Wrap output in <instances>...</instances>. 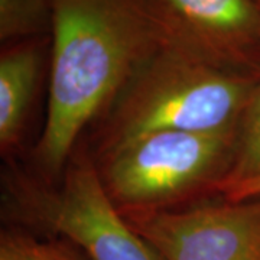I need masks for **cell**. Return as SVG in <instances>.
<instances>
[{
    "mask_svg": "<svg viewBox=\"0 0 260 260\" xmlns=\"http://www.w3.org/2000/svg\"><path fill=\"white\" fill-rule=\"evenodd\" d=\"M167 45L153 0H55L47 121L37 146L55 175L83 130Z\"/></svg>",
    "mask_w": 260,
    "mask_h": 260,
    "instance_id": "6da1fadb",
    "label": "cell"
},
{
    "mask_svg": "<svg viewBox=\"0 0 260 260\" xmlns=\"http://www.w3.org/2000/svg\"><path fill=\"white\" fill-rule=\"evenodd\" d=\"M168 47L260 75L259 0H153Z\"/></svg>",
    "mask_w": 260,
    "mask_h": 260,
    "instance_id": "8992f818",
    "label": "cell"
},
{
    "mask_svg": "<svg viewBox=\"0 0 260 260\" xmlns=\"http://www.w3.org/2000/svg\"><path fill=\"white\" fill-rule=\"evenodd\" d=\"M257 78L165 45L140 67L112 104L100 152L162 130L239 132Z\"/></svg>",
    "mask_w": 260,
    "mask_h": 260,
    "instance_id": "7a4b0ae2",
    "label": "cell"
},
{
    "mask_svg": "<svg viewBox=\"0 0 260 260\" xmlns=\"http://www.w3.org/2000/svg\"><path fill=\"white\" fill-rule=\"evenodd\" d=\"M54 6L55 0H0L2 44L51 35Z\"/></svg>",
    "mask_w": 260,
    "mask_h": 260,
    "instance_id": "ba28073f",
    "label": "cell"
},
{
    "mask_svg": "<svg viewBox=\"0 0 260 260\" xmlns=\"http://www.w3.org/2000/svg\"><path fill=\"white\" fill-rule=\"evenodd\" d=\"M260 174V75L244 113L230 172L221 181H237ZM220 181V182H221Z\"/></svg>",
    "mask_w": 260,
    "mask_h": 260,
    "instance_id": "30bf717a",
    "label": "cell"
},
{
    "mask_svg": "<svg viewBox=\"0 0 260 260\" xmlns=\"http://www.w3.org/2000/svg\"><path fill=\"white\" fill-rule=\"evenodd\" d=\"M227 201H243L260 197V174L237 181H221L215 185Z\"/></svg>",
    "mask_w": 260,
    "mask_h": 260,
    "instance_id": "8fae6325",
    "label": "cell"
},
{
    "mask_svg": "<svg viewBox=\"0 0 260 260\" xmlns=\"http://www.w3.org/2000/svg\"><path fill=\"white\" fill-rule=\"evenodd\" d=\"M259 2H260V0H259Z\"/></svg>",
    "mask_w": 260,
    "mask_h": 260,
    "instance_id": "7c38bea8",
    "label": "cell"
},
{
    "mask_svg": "<svg viewBox=\"0 0 260 260\" xmlns=\"http://www.w3.org/2000/svg\"><path fill=\"white\" fill-rule=\"evenodd\" d=\"M0 260H87V257L58 237H41L23 229H8L0 234Z\"/></svg>",
    "mask_w": 260,
    "mask_h": 260,
    "instance_id": "9c48e42d",
    "label": "cell"
},
{
    "mask_svg": "<svg viewBox=\"0 0 260 260\" xmlns=\"http://www.w3.org/2000/svg\"><path fill=\"white\" fill-rule=\"evenodd\" d=\"M121 213L162 260H260V197Z\"/></svg>",
    "mask_w": 260,
    "mask_h": 260,
    "instance_id": "5b68a950",
    "label": "cell"
},
{
    "mask_svg": "<svg viewBox=\"0 0 260 260\" xmlns=\"http://www.w3.org/2000/svg\"><path fill=\"white\" fill-rule=\"evenodd\" d=\"M16 220L54 233L87 260H162L133 230L103 184L99 167L87 155L73 158L62 185L48 189L34 182L16 184Z\"/></svg>",
    "mask_w": 260,
    "mask_h": 260,
    "instance_id": "277c9868",
    "label": "cell"
},
{
    "mask_svg": "<svg viewBox=\"0 0 260 260\" xmlns=\"http://www.w3.org/2000/svg\"><path fill=\"white\" fill-rule=\"evenodd\" d=\"M239 132H152L102 153L100 177L121 211L165 208L214 186L234 160Z\"/></svg>",
    "mask_w": 260,
    "mask_h": 260,
    "instance_id": "3957f363",
    "label": "cell"
},
{
    "mask_svg": "<svg viewBox=\"0 0 260 260\" xmlns=\"http://www.w3.org/2000/svg\"><path fill=\"white\" fill-rule=\"evenodd\" d=\"M51 48L41 37L6 45L0 55V148H15L23 132L38 80Z\"/></svg>",
    "mask_w": 260,
    "mask_h": 260,
    "instance_id": "52a82bcc",
    "label": "cell"
}]
</instances>
